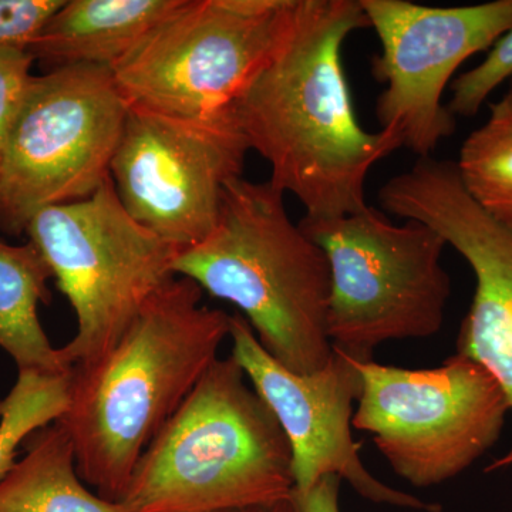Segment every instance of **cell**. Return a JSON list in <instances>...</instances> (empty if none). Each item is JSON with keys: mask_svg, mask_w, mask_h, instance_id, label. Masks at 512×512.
<instances>
[{"mask_svg": "<svg viewBox=\"0 0 512 512\" xmlns=\"http://www.w3.org/2000/svg\"><path fill=\"white\" fill-rule=\"evenodd\" d=\"M251 151L235 111L185 119L128 106L110 165L127 214L178 251L210 237Z\"/></svg>", "mask_w": 512, "mask_h": 512, "instance_id": "30bf717a", "label": "cell"}, {"mask_svg": "<svg viewBox=\"0 0 512 512\" xmlns=\"http://www.w3.org/2000/svg\"><path fill=\"white\" fill-rule=\"evenodd\" d=\"M511 84H512V80H511Z\"/></svg>", "mask_w": 512, "mask_h": 512, "instance_id": "cb8c5ba5", "label": "cell"}, {"mask_svg": "<svg viewBox=\"0 0 512 512\" xmlns=\"http://www.w3.org/2000/svg\"><path fill=\"white\" fill-rule=\"evenodd\" d=\"M52 269L32 242L0 241V348L19 372L64 375L73 369L55 349L40 323L37 306L49 305Z\"/></svg>", "mask_w": 512, "mask_h": 512, "instance_id": "9a60e30c", "label": "cell"}, {"mask_svg": "<svg viewBox=\"0 0 512 512\" xmlns=\"http://www.w3.org/2000/svg\"><path fill=\"white\" fill-rule=\"evenodd\" d=\"M25 234L76 315V335L60 348L72 367L110 352L148 299L177 276L181 251L127 214L111 178L84 200L37 212Z\"/></svg>", "mask_w": 512, "mask_h": 512, "instance_id": "8992f818", "label": "cell"}, {"mask_svg": "<svg viewBox=\"0 0 512 512\" xmlns=\"http://www.w3.org/2000/svg\"><path fill=\"white\" fill-rule=\"evenodd\" d=\"M370 29L359 0H295L286 28L235 101L249 147L271 168L269 183L291 194L305 217L330 220L367 207L366 181L403 147L393 128L360 124L343 46Z\"/></svg>", "mask_w": 512, "mask_h": 512, "instance_id": "6da1fadb", "label": "cell"}, {"mask_svg": "<svg viewBox=\"0 0 512 512\" xmlns=\"http://www.w3.org/2000/svg\"><path fill=\"white\" fill-rule=\"evenodd\" d=\"M340 480L336 476L323 477L303 493H292L293 503L301 512H342L340 511Z\"/></svg>", "mask_w": 512, "mask_h": 512, "instance_id": "7402d4cb", "label": "cell"}, {"mask_svg": "<svg viewBox=\"0 0 512 512\" xmlns=\"http://www.w3.org/2000/svg\"><path fill=\"white\" fill-rule=\"evenodd\" d=\"M64 0H0V47L28 52Z\"/></svg>", "mask_w": 512, "mask_h": 512, "instance_id": "ffe728a7", "label": "cell"}, {"mask_svg": "<svg viewBox=\"0 0 512 512\" xmlns=\"http://www.w3.org/2000/svg\"><path fill=\"white\" fill-rule=\"evenodd\" d=\"M241 512H301L296 504L293 503L292 497L288 500L278 501V503L259 505V507L248 508Z\"/></svg>", "mask_w": 512, "mask_h": 512, "instance_id": "603a6c76", "label": "cell"}, {"mask_svg": "<svg viewBox=\"0 0 512 512\" xmlns=\"http://www.w3.org/2000/svg\"><path fill=\"white\" fill-rule=\"evenodd\" d=\"M127 111L107 67L33 76L0 165V231L20 237L37 212L99 190L110 178Z\"/></svg>", "mask_w": 512, "mask_h": 512, "instance_id": "52a82bcc", "label": "cell"}, {"mask_svg": "<svg viewBox=\"0 0 512 512\" xmlns=\"http://www.w3.org/2000/svg\"><path fill=\"white\" fill-rule=\"evenodd\" d=\"M362 390L352 424L366 431L396 476L436 487L473 466L500 439L510 403L500 384L466 356L434 369L357 362Z\"/></svg>", "mask_w": 512, "mask_h": 512, "instance_id": "ba28073f", "label": "cell"}, {"mask_svg": "<svg viewBox=\"0 0 512 512\" xmlns=\"http://www.w3.org/2000/svg\"><path fill=\"white\" fill-rule=\"evenodd\" d=\"M204 291L175 276L143 306L116 346L73 366L59 420L83 483L120 503L138 460L218 359L231 315L202 305Z\"/></svg>", "mask_w": 512, "mask_h": 512, "instance_id": "7a4b0ae2", "label": "cell"}, {"mask_svg": "<svg viewBox=\"0 0 512 512\" xmlns=\"http://www.w3.org/2000/svg\"><path fill=\"white\" fill-rule=\"evenodd\" d=\"M174 272L237 306L262 348L286 369L308 375L328 365V259L269 181L229 183L217 227L178 252Z\"/></svg>", "mask_w": 512, "mask_h": 512, "instance_id": "3957f363", "label": "cell"}, {"mask_svg": "<svg viewBox=\"0 0 512 512\" xmlns=\"http://www.w3.org/2000/svg\"><path fill=\"white\" fill-rule=\"evenodd\" d=\"M379 37L372 74L384 90L376 100L382 128L403 147L433 157L457 119L443 103L448 84L471 56L491 49L512 28V0L468 6H427L407 0H359Z\"/></svg>", "mask_w": 512, "mask_h": 512, "instance_id": "8fae6325", "label": "cell"}, {"mask_svg": "<svg viewBox=\"0 0 512 512\" xmlns=\"http://www.w3.org/2000/svg\"><path fill=\"white\" fill-rule=\"evenodd\" d=\"M70 373L19 372L13 389L0 400V481L15 466L19 447L66 412Z\"/></svg>", "mask_w": 512, "mask_h": 512, "instance_id": "ac0fdd59", "label": "cell"}, {"mask_svg": "<svg viewBox=\"0 0 512 512\" xmlns=\"http://www.w3.org/2000/svg\"><path fill=\"white\" fill-rule=\"evenodd\" d=\"M180 3L181 0H64L28 52L49 70L80 64L111 70Z\"/></svg>", "mask_w": 512, "mask_h": 512, "instance_id": "5bb4252c", "label": "cell"}, {"mask_svg": "<svg viewBox=\"0 0 512 512\" xmlns=\"http://www.w3.org/2000/svg\"><path fill=\"white\" fill-rule=\"evenodd\" d=\"M471 198L512 229V84L490 104V116L464 140L456 163Z\"/></svg>", "mask_w": 512, "mask_h": 512, "instance_id": "e0dca14e", "label": "cell"}, {"mask_svg": "<svg viewBox=\"0 0 512 512\" xmlns=\"http://www.w3.org/2000/svg\"><path fill=\"white\" fill-rule=\"evenodd\" d=\"M384 211L429 225L466 259L476 291L461 323L457 353L483 366L512 413V229L468 195L453 161L419 158L380 188ZM512 467V446L485 471Z\"/></svg>", "mask_w": 512, "mask_h": 512, "instance_id": "7c38bea8", "label": "cell"}, {"mask_svg": "<svg viewBox=\"0 0 512 512\" xmlns=\"http://www.w3.org/2000/svg\"><path fill=\"white\" fill-rule=\"evenodd\" d=\"M25 448L0 481V512H128L86 487L72 439L57 421L33 433Z\"/></svg>", "mask_w": 512, "mask_h": 512, "instance_id": "2e32d148", "label": "cell"}, {"mask_svg": "<svg viewBox=\"0 0 512 512\" xmlns=\"http://www.w3.org/2000/svg\"><path fill=\"white\" fill-rule=\"evenodd\" d=\"M33 63L26 50L0 47V165L10 128L33 77Z\"/></svg>", "mask_w": 512, "mask_h": 512, "instance_id": "44dd1931", "label": "cell"}, {"mask_svg": "<svg viewBox=\"0 0 512 512\" xmlns=\"http://www.w3.org/2000/svg\"><path fill=\"white\" fill-rule=\"evenodd\" d=\"M288 439L234 357H218L147 447L128 512H241L292 497Z\"/></svg>", "mask_w": 512, "mask_h": 512, "instance_id": "277c9868", "label": "cell"}, {"mask_svg": "<svg viewBox=\"0 0 512 512\" xmlns=\"http://www.w3.org/2000/svg\"><path fill=\"white\" fill-rule=\"evenodd\" d=\"M299 227L328 259L333 349L370 362L383 343L443 328L451 281L439 232L420 221L394 224L370 205L330 220L303 217Z\"/></svg>", "mask_w": 512, "mask_h": 512, "instance_id": "5b68a950", "label": "cell"}, {"mask_svg": "<svg viewBox=\"0 0 512 512\" xmlns=\"http://www.w3.org/2000/svg\"><path fill=\"white\" fill-rule=\"evenodd\" d=\"M295 0H181L111 69L128 106L185 119L234 110Z\"/></svg>", "mask_w": 512, "mask_h": 512, "instance_id": "9c48e42d", "label": "cell"}, {"mask_svg": "<svg viewBox=\"0 0 512 512\" xmlns=\"http://www.w3.org/2000/svg\"><path fill=\"white\" fill-rule=\"evenodd\" d=\"M507 80H512V28L494 43L483 62L453 80L448 111L456 119L476 116L491 93Z\"/></svg>", "mask_w": 512, "mask_h": 512, "instance_id": "d6986e66", "label": "cell"}, {"mask_svg": "<svg viewBox=\"0 0 512 512\" xmlns=\"http://www.w3.org/2000/svg\"><path fill=\"white\" fill-rule=\"evenodd\" d=\"M232 353L248 382L274 414L292 453L293 493L308 491L323 477L348 481L360 497L407 510L441 512L412 494L377 480L353 440V414L362 390L357 360L333 349L328 365L301 375L282 366L256 339L242 315L231 316Z\"/></svg>", "mask_w": 512, "mask_h": 512, "instance_id": "4fadbf2b", "label": "cell"}]
</instances>
